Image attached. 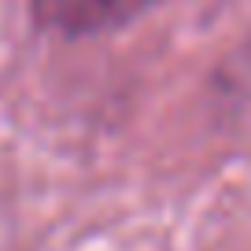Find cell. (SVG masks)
I'll use <instances>...</instances> for the list:
<instances>
[{
	"mask_svg": "<svg viewBox=\"0 0 251 251\" xmlns=\"http://www.w3.org/2000/svg\"><path fill=\"white\" fill-rule=\"evenodd\" d=\"M155 0H30V11L45 30L63 37H89L129 23Z\"/></svg>",
	"mask_w": 251,
	"mask_h": 251,
	"instance_id": "cell-1",
	"label": "cell"
}]
</instances>
